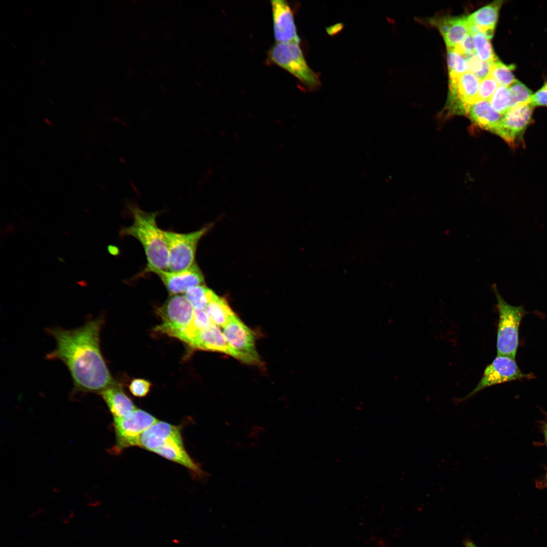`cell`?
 <instances>
[{
    "instance_id": "obj_14",
    "label": "cell",
    "mask_w": 547,
    "mask_h": 547,
    "mask_svg": "<svg viewBox=\"0 0 547 547\" xmlns=\"http://www.w3.org/2000/svg\"><path fill=\"white\" fill-rule=\"evenodd\" d=\"M502 3V1H494L466 16L470 33H482L491 39Z\"/></svg>"
},
{
    "instance_id": "obj_20",
    "label": "cell",
    "mask_w": 547,
    "mask_h": 547,
    "mask_svg": "<svg viewBox=\"0 0 547 547\" xmlns=\"http://www.w3.org/2000/svg\"><path fill=\"white\" fill-rule=\"evenodd\" d=\"M179 428L178 426L164 421H157L142 434L139 446L154 452L166 438Z\"/></svg>"
},
{
    "instance_id": "obj_38",
    "label": "cell",
    "mask_w": 547,
    "mask_h": 547,
    "mask_svg": "<svg viewBox=\"0 0 547 547\" xmlns=\"http://www.w3.org/2000/svg\"><path fill=\"white\" fill-rule=\"evenodd\" d=\"M544 439H545V441L546 445V446H547V437L546 436L544 437Z\"/></svg>"
},
{
    "instance_id": "obj_19",
    "label": "cell",
    "mask_w": 547,
    "mask_h": 547,
    "mask_svg": "<svg viewBox=\"0 0 547 547\" xmlns=\"http://www.w3.org/2000/svg\"><path fill=\"white\" fill-rule=\"evenodd\" d=\"M100 394L113 418L125 417L137 409L132 401L118 384L106 388Z\"/></svg>"
},
{
    "instance_id": "obj_37",
    "label": "cell",
    "mask_w": 547,
    "mask_h": 547,
    "mask_svg": "<svg viewBox=\"0 0 547 547\" xmlns=\"http://www.w3.org/2000/svg\"><path fill=\"white\" fill-rule=\"evenodd\" d=\"M543 433L544 437H547V423L544 425L543 427Z\"/></svg>"
},
{
    "instance_id": "obj_12",
    "label": "cell",
    "mask_w": 547,
    "mask_h": 547,
    "mask_svg": "<svg viewBox=\"0 0 547 547\" xmlns=\"http://www.w3.org/2000/svg\"><path fill=\"white\" fill-rule=\"evenodd\" d=\"M274 34L277 43H296L300 38L297 33L292 11L287 1H271Z\"/></svg>"
},
{
    "instance_id": "obj_32",
    "label": "cell",
    "mask_w": 547,
    "mask_h": 547,
    "mask_svg": "<svg viewBox=\"0 0 547 547\" xmlns=\"http://www.w3.org/2000/svg\"><path fill=\"white\" fill-rule=\"evenodd\" d=\"M464 57L466 58L473 55L476 54L473 35L471 33L468 34L465 38L458 44L453 50Z\"/></svg>"
},
{
    "instance_id": "obj_34",
    "label": "cell",
    "mask_w": 547,
    "mask_h": 547,
    "mask_svg": "<svg viewBox=\"0 0 547 547\" xmlns=\"http://www.w3.org/2000/svg\"><path fill=\"white\" fill-rule=\"evenodd\" d=\"M538 487L540 488H544L547 487V469L545 475H544L543 479L542 481L538 483Z\"/></svg>"
},
{
    "instance_id": "obj_8",
    "label": "cell",
    "mask_w": 547,
    "mask_h": 547,
    "mask_svg": "<svg viewBox=\"0 0 547 547\" xmlns=\"http://www.w3.org/2000/svg\"><path fill=\"white\" fill-rule=\"evenodd\" d=\"M157 419L148 412L137 409L128 415L113 418V426L116 437L114 450L139 445L142 434Z\"/></svg>"
},
{
    "instance_id": "obj_23",
    "label": "cell",
    "mask_w": 547,
    "mask_h": 547,
    "mask_svg": "<svg viewBox=\"0 0 547 547\" xmlns=\"http://www.w3.org/2000/svg\"><path fill=\"white\" fill-rule=\"evenodd\" d=\"M184 295L194 309L204 310L215 293L205 285H201L189 288Z\"/></svg>"
},
{
    "instance_id": "obj_31",
    "label": "cell",
    "mask_w": 547,
    "mask_h": 547,
    "mask_svg": "<svg viewBox=\"0 0 547 547\" xmlns=\"http://www.w3.org/2000/svg\"><path fill=\"white\" fill-rule=\"evenodd\" d=\"M151 386V384L149 381L142 378H136L131 381L129 389L133 396L141 398L148 394Z\"/></svg>"
},
{
    "instance_id": "obj_3",
    "label": "cell",
    "mask_w": 547,
    "mask_h": 547,
    "mask_svg": "<svg viewBox=\"0 0 547 547\" xmlns=\"http://www.w3.org/2000/svg\"><path fill=\"white\" fill-rule=\"evenodd\" d=\"M492 288L496 296L499 314L497 356L515 359L519 344V326L527 311L523 305L513 306L507 303L501 297L495 284Z\"/></svg>"
},
{
    "instance_id": "obj_7",
    "label": "cell",
    "mask_w": 547,
    "mask_h": 547,
    "mask_svg": "<svg viewBox=\"0 0 547 547\" xmlns=\"http://www.w3.org/2000/svg\"><path fill=\"white\" fill-rule=\"evenodd\" d=\"M532 373H524L518 366L515 359L497 356L485 368L482 377L476 386L466 396L459 400L462 402L470 399L481 390L497 384L514 380L534 378Z\"/></svg>"
},
{
    "instance_id": "obj_26",
    "label": "cell",
    "mask_w": 547,
    "mask_h": 547,
    "mask_svg": "<svg viewBox=\"0 0 547 547\" xmlns=\"http://www.w3.org/2000/svg\"><path fill=\"white\" fill-rule=\"evenodd\" d=\"M508 88L510 97L509 109L516 106L531 103L533 95L532 91L520 81L517 80Z\"/></svg>"
},
{
    "instance_id": "obj_35",
    "label": "cell",
    "mask_w": 547,
    "mask_h": 547,
    "mask_svg": "<svg viewBox=\"0 0 547 547\" xmlns=\"http://www.w3.org/2000/svg\"><path fill=\"white\" fill-rule=\"evenodd\" d=\"M465 547H478L471 540H466L464 541Z\"/></svg>"
},
{
    "instance_id": "obj_2",
    "label": "cell",
    "mask_w": 547,
    "mask_h": 547,
    "mask_svg": "<svg viewBox=\"0 0 547 547\" xmlns=\"http://www.w3.org/2000/svg\"><path fill=\"white\" fill-rule=\"evenodd\" d=\"M129 208L133 222L122 228L120 235L132 236L141 244L147 261L144 271L151 269L167 270L168 248L164 231L157 224L159 212H146L135 205H130Z\"/></svg>"
},
{
    "instance_id": "obj_28",
    "label": "cell",
    "mask_w": 547,
    "mask_h": 547,
    "mask_svg": "<svg viewBox=\"0 0 547 547\" xmlns=\"http://www.w3.org/2000/svg\"><path fill=\"white\" fill-rule=\"evenodd\" d=\"M447 63L449 78L467 71L466 58L452 50H447Z\"/></svg>"
},
{
    "instance_id": "obj_36",
    "label": "cell",
    "mask_w": 547,
    "mask_h": 547,
    "mask_svg": "<svg viewBox=\"0 0 547 547\" xmlns=\"http://www.w3.org/2000/svg\"><path fill=\"white\" fill-rule=\"evenodd\" d=\"M45 122L48 125H49V126H51L52 128H54L53 125L52 124V123L51 122V121L49 120H48L47 119H45Z\"/></svg>"
},
{
    "instance_id": "obj_16",
    "label": "cell",
    "mask_w": 547,
    "mask_h": 547,
    "mask_svg": "<svg viewBox=\"0 0 547 547\" xmlns=\"http://www.w3.org/2000/svg\"><path fill=\"white\" fill-rule=\"evenodd\" d=\"M480 81L469 71L449 78V96L460 101L468 108L471 104L478 101Z\"/></svg>"
},
{
    "instance_id": "obj_22",
    "label": "cell",
    "mask_w": 547,
    "mask_h": 547,
    "mask_svg": "<svg viewBox=\"0 0 547 547\" xmlns=\"http://www.w3.org/2000/svg\"><path fill=\"white\" fill-rule=\"evenodd\" d=\"M213 323L205 310L194 309L192 320L177 337V339L188 345L202 331L209 328Z\"/></svg>"
},
{
    "instance_id": "obj_15",
    "label": "cell",
    "mask_w": 547,
    "mask_h": 547,
    "mask_svg": "<svg viewBox=\"0 0 547 547\" xmlns=\"http://www.w3.org/2000/svg\"><path fill=\"white\" fill-rule=\"evenodd\" d=\"M188 345L196 349L225 353L238 359L236 352L218 326L214 324L202 331Z\"/></svg>"
},
{
    "instance_id": "obj_11",
    "label": "cell",
    "mask_w": 547,
    "mask_h": 547,
    "mask_svg": "<svg viewBox=\"0 0 547 547\" xmlns=\"http://www.w3.org/2000/svg\"><path fill=\"white\" fill-rule=\"evenodd\" d=\"M148 272L159 277L170 295L184 294L190 288L204 285L203 272L196 263L189 268L180 271L151 269L144 272Z\"/></svg>"
},
{
    "instance_id": "obj_10",
    "label": "cell",
    "mask_w": 547,
    "mask_h": 547,
    "mask_svg": "<svg viewBox=\"0 0 547 547\" xmlns=\"http://www.w3.org/2000/svg\"><path fill=\"white\" fill-rule=\"evenodd\" d=\"M533 109L530 103L510 108L503 114L494 133L515 147L522 140L525 131L532 122Z\"/></svg>"
},
{
    "instance_id": "obj_13",
    "label": "cell",
    "mask_w": 547,
    "mask_h": 547,
    "mask_svg": "<svg viewBox=\"0 0 547 547\" xmlns=\"http://www.w3.org/2000/svg\"><path fill=\"white\" fill-rule=\"evenodd\" d=\"M153 452L186 467L199 478L206 476L200 465L192 460L186 451L180 428L166 438Z\"/></svg>"
},
{
    "instance_id": "obj_18",
    "label": "cell",
    "mask_w": 547,
    "mask_h": 547,
    "mask_svg": "<svg viewBox=\"0 0 547 547\" xmlns=\"http://www.w3.org/2000/svg\"><path fill=\"white\" fill-rule=\"evenodd\" d=\"M466 115L475 126L493 133L503 116L493 109L489 100L478 101L471 104Z\"/></svg>"
},
{
    "instance_id": "obj_4",
    "label": "cell",
    "mask_w": 547,
    "mask_h": 547,
    "mask_svg": "<svg viewBox=\"0 0 547 547\" xmlns=\"http://www.w3.org/2000/svg\"><path fill=\"white\" fill-rule=\"evenodd\" d=\"M271 61L286 70L310 89L320 85L318 76L307 64L299 44L276 43L270 49Z\"/></svg>"
},
{
    "instance_id": "obj_29",
    "label": "cell",
    "mask_w": 547,
    "mask_h": 547,
    "mask_svg": "<svg viewBox=\"0 0 547 547\" xmlns=\"http://www.w3.org/2000/svg\"><path fill=\"white\" fill-rule=\"evenodd\" d=\"M510 99L509 88L499 85L489 101L493 109L503 115L509 108Z\"/></svg>"
},
{
    "instance_id": "obj_5",
    "label": "cell",
    "mask_w": 547,
    "mask_h": 547,
    "mask_svg": "<svg viewBox=\"0 0 547 547\" xmlns=\"http://www.w3.org/2000/svg\"><path fill=\"white\" fill-rule=\"evenodd\" d=\"M211 226L188 233L164 231L169 253L167 270L180 271L189 268L195 262L199 242Z\"/></svg>"
},
{
    "instance_id": "obj_33",
    "label": "cell",
    "mask_w": 547,
    "mask_h": 547,
    "mask_svg": "<svg viewBox=\"0 0 547 547\" xmlns=\"http://www.w3.org/2000/svg\"><path fill=\"white\" fill-rule=\"evenodd\" d=\"M531 104L534 106H547V81L543 86L532 95Z\"/></svg>"
},
{
    "instance_id": "obj_6",
    "label": "cell",
    "mask_w": 547,
    "mask_h": 547,
    "mask_svg": "<svg viewBox=\"0 0 547 547\" xmlns=\"http://www.w3.org/2000/svg\"><path fill=\"white\" fill-rule=\"evenodd\" d=\"M194 309L184 295H170L157 309L162 323L155 327V330L177 338L192 320Z\"/></svg>"
},
{
    "instance_id": "obj_27",
    "label": "cell",
    "mask_w": 547,
    "mask_h": 547,
    "mask_svg": "<svg viewBox=\"0 0 547 547\" xmlns=\"http://www.w3.org/2000/svg\"><path fill=\"white\" fill-rule=\"evenodd\" d=\"M467 71L475 75L480 81L489 76L492 64L494 63L484 61L476 54L466 58Z\"/></svg>"
},
{
    "instance_id": "obj_30",
    "label": "cell",
    "mask_w": 547,
    "mask_h": 547,
    "mask_svg": "<svg viewBox=\"0 0 547 547\" xmlns=\"http://www.w3.org/2000/svg\"><path fill=\"white\" fill-rule=\"evenodd\" d=\"M499 85L490 75L482 80L478 94V101L489 100Z\"/></svg>"
},
{
    "instance_id": "obj_9",
    "label": "cell",
    "mask_w": 547,
    "mask_h": 547,
    "mask_svg": "<svg viewBox=\"0 0 547 547\" xmlns=\"http://www.w3.org/2000/svg\"><path fill=\"white\" fill-rule=\"evenodd\" d=\"M223 333L236 352L238 360L250 365L261 364L255 346L254 333L236 314L223 327Z\"/></svg>"
},
{
    "instance_id": "obj_21",
    "label": "cell",
    "mask_w": 547,
    "mask_h": 547,
    "mask_svg": "<svg viewBox=\"0 0 547 547\" xmlns=\"http://www.w3.org/2000/svg\"><path fill=\"white\" fill-rule=\"evenodd\" d=\"M204 310L213 324L222 328L235 315L227 301L216 294Z\"/></svg>"
},
{
    "instance_id": "obj_1",
    "label": "cell",
    "mask_w": 547,
    "mask_h": 547,
    "mask_svg": "<svg viewBox=\"0 0 547 547\" xmlns=\"http://www.w3.org/2000/svg\"><path fill=\"white\" fill-rule=\"evenodd\" d=\"M101 317L89 319L82 326L71 329L56 327L46 329L54 337L56 347L46 356L67 367L74 393H100L116 382L107 366L100 348Z\"/></svg>"
},
{
    "instance_id": "obj_25",
    "label": "cell",
    "mask_w": 547,
    "mask_h": 547,
    "mask_svg": "<svg viewBox=\"0 0 547 547\" xmlns=\"http://www.w3.org/2000/svg\"><path fill=\"white\" fill-rule=\"evenodd\" d=\"M473 35L476 54L481 60L491 63L498 60L494 52L490 38L480 32Z\"/></svg>"
},
{
    "instance_id": "obj_17",
    "label": "cell",
    "mask_w": 547,
    "mask_h": 547,
    "mask_svg": "<svg viewBox=\"0 0 547 547\" xmlns=\"http://www.w3.org/2000/svg\"><path fill=\"white\" fill-rule=\"evenodd\" d=\"M434 21L444 38L447 50H453L470 33L466 16H446Z\"/></svg>"
},
{
    "instance_id": "obj_24",
    "label": "cell",
    "mask_w": 547,
    "mask_h": 547,
    "mask_svg": "<svg viewBox=\"0 0 547 547\" xmlns=\"http://www.w3.org/2000/svg\"><path fill=\"white\" fill-rule=\"evenodd\" d=\"M514 65H506L499 60L492 65L490 75L494 79L499 86L509 87L517 80L513 73Z\"/></svg>"
}]
</instances>
